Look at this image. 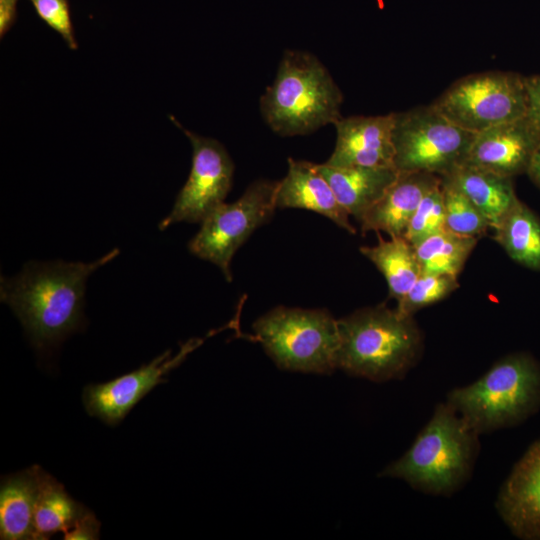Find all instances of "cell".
Masks as SVG:
<instances>
[{
	"instance_id": "6da1fadb",
	"label": "cell",
	"mask_w": 540,
	"mask_h": 540,
	"mask_svg": "<svg viewBox=\"0 0 540 540\" xmlns=\"http://www.w3.org/2000/svg\"><path fill=\"white\" fill-rule=\"evenodd\" d=\"M118 253L115 248L89 263L28 262L18 275L1 277V301L13 310L35 348H51L82 325L86 280Z\"/></svg>"
},
{
	"instance_id": "7a4b0ae2",
	"label": "cell",
	"mask_w": 540,
	"mask_h": 540,
	"mask_svg": "<svg viewBox=\"0 0 540 540\" xmlns=\"http://www.w3.org/2000/svg\"><path fill=\"white\" fill-rule=\"evenodd\" d=\"M337 368L376 382L403 377L420 358L423 339L413 316L384 304L338 319Z\"/></svg>"
},
{
	"instance_id": "3957f363",
	"label": "cell",
	"mask_w": 540,
	"mask_h": 540,
	"mask_svg": "<svg viewBox=\"0 0 540 540\" xmlns=\"http://www.w3.org/2000/svg\"><path fill=\"white\" fill-rule=\"evenodd\" d=\"M343 95L330 72L314 54L285 50L273 83L260 98V111L280 136L305 135L335 124Z\"/></svg>"
},
{
	"instance_id": "277c9868",
	"label": "cell",
	"mask_w": 540,
	"mask_h": 540,
	"mask_svg": "<svg viewBox=\"0 0 540 540\" xmlns=\"http://www.w3.org/2000/svg\"><path fill=\"white\" fill-rule=\"evenodd\" d=\"M478 435L451 405L439 403L406 453L380 475L428 494H452L471 475Z\"/></svg>"
},
{
	"instance_id": "5b68a950",
	"label": "cell",
	"mask_w": 540,
	"mask_h": 540,
	"mask_svg": "<svg viewBox=\"0 0 540 540\" xmlns=\"http://www.w3.org/2000/svg\"><path fill=\"white\" fill-rule=\"evenodd\" d=\"M446 402L479 434L520 424L540 408V363L526 352L509 354Z\"/></svg>"
},
{
	"instance_id": "8992f818",
	"label": "cell",
	"mask_w": 540,
	"mask_h": 540,
	"mask_svg": "<svg viewBox=\"0 0 540 540\" xmlns=\"http://www.w3.org/2000/svg\"><path fill=\"white\" fill-rule=\"evenodd\" d=\"M253 330L281 369L330 374L337 368L338 320L325 309L278 306L257 319Z\"/></svg>"
},
{
	"instance_id": "52a82bcc",
	"label": "cell",
	"mask_w": 540,
	"mask_h": 540,
	"mask_svg": "<svg viewBox=\"0 0 540 540\" xmlns=\"http://www.w3.org/2000/svg\"><path fill=\"white\" fill-rule=\"evenodd\" d=\"M474 137L432 104L394 113L393 167L399 173L447 176L465 163Z\"/></svg>"
},
{
	"instance_id": "ba28073f",
	"label": "cell",
	"mask_w": 540,
	"mask_h": 540,
	"mask_svg": "<svg viewBox=\"0 0 540 540\" xmlns=\"http://www.w3.org/2000/svg\"><path fill=\"white\" fill-rule=\"evenodd\" d=\"M432 105L458 127L477 134L526 116L525 76L486 71L462 77Z\"/></svg>"
},
{
	"instance_id": "9c48e42d",
	"label": "cell",
	"mask_w": 540,
	"mask_h": 540,
	"mask_svg": "<svg viewBox=\"0 0 540 540\" xmlns=\"http://www.w3.org/2000/svg\"><path fill=\"white\" fill-rule=\"evenodd\" d=\"M278 183L256 180L238 200L222 203L214 209L189 242V251L217 265L226 280L231 282L230 264L235 252L258 227L269 222L277 208Z\"/></svg>"
},
{
	"instance_id": "30bf717a",
	"label": "cell",
	"mask_w": 540,
	"mask_h": 540,
	"mask_svg": "<svg viewBox=\"0 0 540 540\" xmlns=\"http://www.w3.org/2000/svg\"><path fill=\"white\" fill-rule=\"evenodd\" d=\"M170 118L191 142L192 167L171 212L161 220L160 230L177 222H202L224 203L234 172L233 161L220 142L186 130L173 116Z\"/></svg>"
},
{
	"instance_id": "8fae6325",
	"label": "cell",
	"mask_w": 540,
	"mask_h": 540,
	"mask_svg": "<svg viewBox=\"0 0 540 540\" xmlns=\"http://www.w3.org/2000/svg\"><path fill=\"white\" fill-rule=\"evenodd\" d=\"M201 342L199 339L187 341L174 356L167 350L129 373L104 383L88 384L82 393L86 412L108 426L120 424L151 390L167 382L165 376Z\"/></svg>"
},
{
	"instance_id": "7c38bea8",
	"label": "cell",
	"mask_w": 540,
	"mask_h": 540,
	"mask_svg": "<svg viewBox=\"0 0 540 540\" xmlns=\"http://www.w3.org/2000/svg\"><path fill=\"white\" fill-rule=\"evenodd\" d=\"M539 146L540 131L525 116L475 134L464 164L513 178L527 173Z\"/></svg>"
},
{
	"instance_id": "4fadbf2b",
	"label": "cell",
	"mask_w": 540,
	"mask_h": 540,
	"mask_svg": "<svg viewBox=\"0 0 540 540\" xmlns=\"http://www.w3.org/2000/svg\"><path fill=\"white\" fill-rule=\"evenodd\" d=\"M496 508L516 537L540 540V440L513 467L499 491Z\"/></svg>"
},
{
	"instance_id": "5bb4252c",
	"label": "cell",
	"mask_w": 540,
	"mask_h": 540,
	"mask_svg": "<svg viewBox=\"0 0 540 540\" xmlns=\"http://www.w3.org/2000/svg\"><path fill=\"white\" fill-rule=\"evenodd\" d=\"M394 113L341 117L335 124V148L325 162L334 167L393 166Z\"/></svg>"
},
{
	"instance_id": "9a60e30c",
	"label": "cell",
	"mask_w": 540,
	"mask_h": 540,
	"mask_svg": "<svg viewBox=\"0 0 540 540\" xmlns=\"http://www.w3.org/2000/svg\"><path fill=\"white\" fill-rule=\"evenodd\" d=\"M276 206L317 212L349 233H356L348 212L337 200L317 164L312 162L288 159V172L278 183Z\"/></svg>"
},
{
	"instance_id": "2e32d148",
	"label": "cell",
	"mask_w": 540,
	"mask_h": 540,
	"mask_svg": "<svg viewBox=\"0 0 540 540\" xmlns=\"http://www.w3.org/2000/svg\"><path fill=\"white\" fill-rule=\"evenodd\" d=\"M440 183L441 177L431 173H399L394 183L359 222L362 233L381 231L390 237H404L420 201Z\"/></svg>"
},
{
	"instance_id": "e0dca14e",
	"label": "cell",
	"mask_w": 540,
	"mask_h": 540,
	"mask_svg": "<svg viewBox=\"0 0 540 540\" xmlns=\"http://www.w3.org/2000/svg\"><path fill=\"white\" fill-rule=\"evenodd\" d=\"M342 207L358 222L397 179L393 166L334 167L317 164Z\"/></svg>"
},
{
	"instance_id": "ac0fdd59",
	"label": "cell",
	"mask_w": 540,
	"mask_h": 540,
	"mask_svg": "<svg viewBox=\"0 0 540 540\" xmlns=\"http://www.w3.org/2000/svg\"><path fill=\"white\" fill-rule=\"evenodd\" d=\"M442 180L462 192L494 229L519 200L510 177L463 164Z\"/></svg>"
},
{
	"instance_id": "d6986e66",
	"label": "cell",
	"mask_w": 540,
	"mask_h": 540,
	"mask_svg": "<svg viewBox=\"0 0 540 540\" xmlns=\"http://www.w3.org/2000/svg\"><path fill=\"white\" fill-rule=\"evenodd\" d=\"M37 466L2 476L0 485V539L37 540L34 510Z\"/></svg>"
},
{
	"instance_id": "ffe728a7",
	"label": "cell",
	"mask_w": 540,
	"mask_h": 540,
	"mask_svg": "<svg viewBox=\"0 0 540 540\" xmlns=\"http://www.w3.org/2000/svg\"><path fill=\"white\" fill-rule=\"evenodd\" d=\"M37 466V494L34 510V528L37 540L69 530L88 510L73 499L62 483Z\"/></svg>"
},
{
	"instance_id": "44dd1931",
	"label": "cell",
	"mask_w": 540,
	"mask_h": 540,
	"mask_svg": "<svg viewBox=\"0 0 540 540\" xmlns=\"http://www.w3.org/2000/svg\"><path fill=\"white\" fill-rule=\"evenodd\" d=\"M493 230L513 261L540 271V218L533 210L518 200Z\"/></svg>"
},
{
	"instance_id": "7402d4cb",
	"label": "cell",
	"mask_w": 540,
	"mask_h": 540,
	"mask_svg": "<svg viewBox=\"0 0 540 540\" xmlns=\"http://www.w3.org/2000/svg\"><path fill=\"white\" fill-rule=\"evenodd\" d=\"M367 257L386 279L389 296L399 301L421 274L413 245L404 237L386 240L378 233V243L362 246Z\"/></svg>"
},
{
	"instance_id": "603a6c76",
	"label": "cell",
	"mask_w": 540,
	"mask_h": 540,
	"mask_svg": "<svg viewBox=\"0 0 540 540\" xmlns=\"http://www.w3.org/2000/svg\"><path fill=\"white\" fill-rule=\"evenodd\" d=\"M478 238L442 230L413 245L423 274L458 276Z\"/></svg>"
},
{
	"instance_id": "cb8c5ba5",
	"label": "cell",
	"mask_w": 540,
	"mask_h": 540,
	"mask_svg": "<svg viewBox=\"0 0 540 540\" xmlns=\"http://www.w3.org/2000/svg\"><path fill=\"white\" fill-rule=\"evenodd\" d=\"M445 229L462 236L479 238L490 227L477 207L456 187L441 179Z\"/></svg>"
},
{
	"instance_id": "d4e9b609",
	"label": "cell",
	"mask_w": 540,
	"mask_h": 540,
	"mask_svg": "<svg viewBox=\"0 0 540 540\" xmlns=\"http://www.w3.org/2000/svg\"><path fill=\"white\" fill-rule=\"evenodd\" d=\"M459 287L457 276L421 273L408 292L397 301L396 309L409 316L439 302Z\"/></svg>"
},
{
	"instance_id": "484cf974",
	"label": "cell",
	"mask_w": 540,
	"mask_h": 540,
	"mask_svg": "<svg viewBox=\"0 0 540 540\" xmlns=\"http://www.w3.org/2000/svg\"><path fill=\"white\" fill-rule=\"evenodd\" d=\"M442 230H445V209L440 183L420 201L410 219L404 238L415 245Z\"/></svg>"
},
{
	"instance_id": "4316f807",
	"label": "cell",
	"mask_w": 540,
	"mask_h": 540,
	"mask_svg": "<svg viewBox=\"0 0 540 540\" xmlns=\"http://www.w3.org/2000/svg\"><path fill=\"white\" fill-rule=\"evenodd\" d=\"M38 16L60 34L71 50L78 48L67 0H30Z\"/></svg>"
},
{
	"instance_id": "83f0119b",
	"label": "cell",
	"mask_w": 540,
	"mask_h": 540,
	"mask_svg": "<svg viewBox=\"0 0 540 540\" xmlns=\"http://www.w3.org/2000/svg\"><path fill=\"white\" fill-rule=\"evenodd\" d=\"M101 524L91 510H87L74 525L63 533L65 540H97Z\"/></svg>"
},
{
	"instance_id": "f1b7e54d",
	"label": "cell",
	"mask_w": 540,
	"mask_h": 540,
	"mask_svg": "<svg viewBox=\"0 0 540 540\" xmlns=\"http://www.w3.org/2000/svg\"><path fill=\"white\" fill-rule=\"evenodd\" d=\"M527 92L526 117L540 131V74L525 77Z\"/></svg>"
},
{
	"instance_id": "f546056e",
	"label": "cell",
	"mask_w": 540,
	"mask_h": 540,
	"mask_svg": "<svg viewBox=\"0 0 540 540\" xmlns=\"http://www.w3.org/2000/svg\"><path fill=\"white\" fill-rule=\"evenodd\" d=\"M17 0H0V35L9 30L16 15Z\"/></svg>"
},
{
	"instance_id": "4dcf8cb0",
	"label": "cell",
	"mask_w": 540,
	"mask_h": 540,
	"mask_svg": "<svg viewBox=\"0 0 540 540\" xmlns=\"http://www.w3.org/2000/svg\"><path fill=\"white\" fill-rule=\"evenodd\" d=\"M526 174L531 181L540 188V146L537 149Z\"/></svg>"
}]
</instances>
